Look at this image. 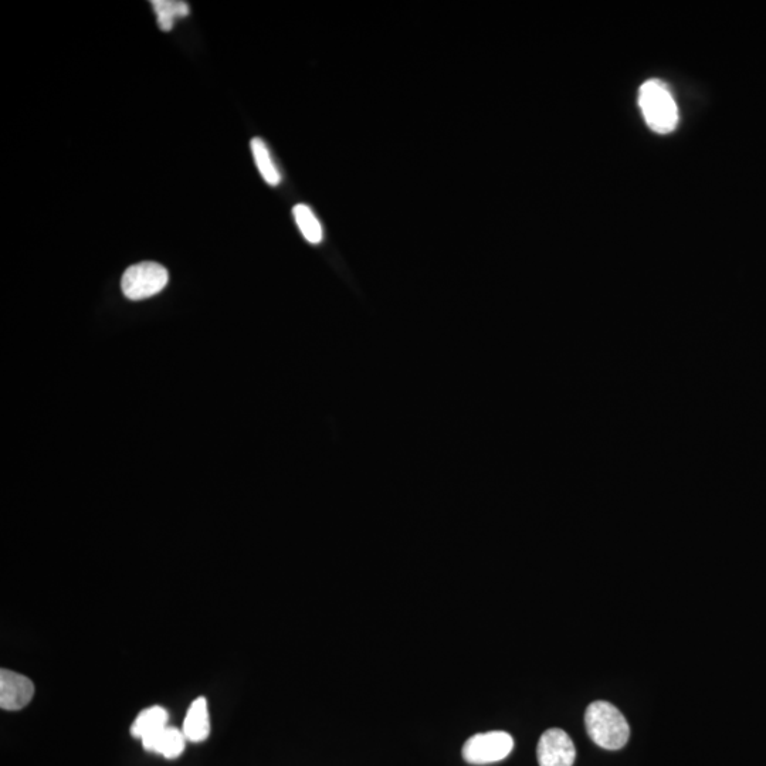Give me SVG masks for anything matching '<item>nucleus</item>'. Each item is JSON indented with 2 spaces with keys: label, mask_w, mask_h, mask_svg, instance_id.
I'll list each match as a JSON object with an SVG mask.
<instances>
[{
  "label": "nucleus",
  "mask_w": 766,
  "mask_h": 766,
  "mask_svg": "<svg viewBox=\"0 0 766 766\" xmlns=\"http://www.w3.org/2000/svg\"><path fill=\"white\" fill-rule=\"evenodd\" d=\"M166 724H168V711L161 706L149 707L147 710L141 711L135 718L131 727V734L142 741L157 734L158 731L166 727Z\"/></svg>",
  "instance_id": "nucleus-9"
},
{
  "label": "nucleus",
  "mask_w": 766,
  "mask_h": 766,
  "mask_svg": "<svg viewBox=\"0 0 766 766\" xmlns=\"http://www.w3.org/2000/svg\"><path fill=\"white\" fill-rule=\"evenodd\" d=\"M168 281V270L161 264L154 262L135 264L128 267L122 276V293L131 301L147 300L161 293L168 286Z\"/></svg>",
  "instance_id": "nucleus-3"
},
{
  "label": "nucleus",
  "mask_w": 766,
  "mask_h": 766,
  "mask_svg": "<svg viewBox=\"0 0 766 766\" xmlns=\"http://www.w3.org/2000/svg\"><path fill=\"white\" fill-rule=\"evenodd\" d=\"M185 742L186 737L183 735V731L166 725L157 734L142 740V745L147 751L157 752V754L168 759H175L181 757L183 749H185Z\"/></svg>",
  "instance_id": "nucleus-7"
},
{
  "label": "nucleus",
  "mask_w": 766,
  "mask_h": 766,
  "mask_svg": "<svg viewBox=\"0 0 766 766\" xmlns=\"http://www.w3.org/2000/svg\"><path fill=\"white\" fill-rule=\"evenodd\" d=\"M182 731L186 740L191 742H202L209 737L210 721L208 701L205 697H199L193 701L183 721Z\"/></svg>",
  "instance_id": "nucleus-8"
},
{
  "label": "nucleus",
  "mask_w": 766,
  "mask_h": 766,
  "mask_svg": "<svg viewBox=\"0 0 766 766\" xmlns=\"http://www.w3.org/2000/svg\"><path fill=\"white\" fill-rule=\"evenodd\" d=\"M35 696V684L29 677L8 669L0 670V707L6 711L25 708Z\"/></svg>",
  "instance_id": "nucleus-6"
},
{
  "label": "nucleus",
  "mask_w": 766,
  "mask_h": 766,
  "mask_svg": "<svg viewBox=\"0 0 766 766\" xmlns=\"http://www.w3.org/2000/svg\"><path fill=\"white\" fill-rule=\"evenodd\" d=\"M513 748V737L507 732H483L467 740L463 747V757L473 765L494 764L507 758Z\"/></svg>",
  "instance_id": "nucleus-4"
},
{
  "label": "nucleus",
  "mask_w": 766,
  "mask_h": 766,
  "mask_svg": "<svg viewBox=\"0 0 766 766\" xmlns=\"http://www.w3.org/2000/svg\"><path fill=\"white\" fill-rule=\"evenodd\" d=\"M540 766H574L576 749L574 741L561 728H551L541 735L537 747Z\"/></svg>",
  "instance_id": "nucleus-5"
},
{
  "label": "nucleus",
  "mask_w": 766,
  "mask_h": 766,
  "mask_svg": "<svg viewBox=\"0 0 766 766\" xmlns=\"http://www.w3.org/2000/svg\"><path fill=\"white\" fill-rule=\"evenodd\" d=\"M250 147H252L254 162H256L257 169H259L264 181L269 183L270 186L280 185L281 175L279 169L276 168V164H274L273 158H271L266 142L260 140V138H253Z\"/></svg>",
  "instance_id": "nucleus-12"
},
{
  "label": "nucleus",
  "mask_w": 766,
  "mask_h": 766,
  "mask_svg": "<svg viewBox=\"0 0 766 766\" xmlns=\"http://www.w3.org/2000/svg\"><path fill=\"white\" fill-rule=\"evenodd\" d=\"M293 215L301 235L304 236L308 243L318 244L323 242V226H321L320 220L315 216L314 210L310 206L304 205V203L294 206Z\"/></svg>",
  "instance_id": "nucleus-11"
},
{
  "label": "nucleus",
  "mask_w": 766,
  "mask_h": 766,
  "mask_svg": "<svg viewBox=\"0 0 766 766\" xmlns=\"http://www.w3.org/2000/svg\"><path fill=\"white\" fill-rule=\"evenodd\" d=\"M152 9L157 13L159 29L171 32L176 19L186 18L191 13L188 3L182 0H154Z\"/></svg>",
  "instance_id": "nucleus-10"
},
{
  "label": "nucleus",
  "mask_w": 766,
  "mask_h": 766,
  "mask_svg": "<svg viewBox=\"0 0 766 766\" xmlns=\"http://www.w3.org/2000/svg\"><path fill=\"white\" fill-rule=\"evenodd\" d=\"M639 105L647 125L654 132L669 134L679 124V108L669 87L660 80H649L639 93Z\"/></svg>",
  "instance_id": "nucleus-2"
},
{
  "label": "nucleus",
  "mask_w": 766,
  "mask_h": 766,
  "mask_svg": "<svg viewBox=\"0 0 766 766\" xmlns=\"http://www.w3.org/2000/svg\"><path fill=\"white\" fill-rule=\"evenodd\" d=\"M586 731L598 747L616 751L625 747L630 737V728L625 715L608 701H595L586 708Z\"/></svg>",
  "instance_id": "nucleus-1"
}]
</instances>
